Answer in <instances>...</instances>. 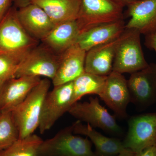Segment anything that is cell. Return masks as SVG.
Listing matches in <instances>:
<instances>
[{
	"label": "cell",
	"mask_w": 156,
	"mask_h": 156,
	"mask_svg": "<svg viewBox=\"0 0 156 156\" xmlns=\"http://www.w3.org/2000/svg\"><path fill=\"white\" fill-rule=\"evenodd\" d=\"M136 1H140V0H136Z\"/></svg>",
	"instance_id": "1f68e13d"
},
{
	"label": "cell",
	"mask_w": 156,
	"mask_h": 156,
	"mask_svg": "<svg viewBox=\"0 0 156 156\" xmlns=\"http://www.w3.org/2000/svg\"></svg>",
	"instance_id": "d6a6232c"
},
{
	"label": "cell",
	"mask_w": 156,
	"mask_h": 156,
	"mask_svg": "<svg viewBox=\"0 0 156 156\" xmlns=\"http://www.w3.org/2000/svg\"><path fill=\"white\" fill-rule=\"evenodd\" d=\"M17 11L10 9L0 23V53L16 57L22 61L39 41L30 35L20 24Z\"/></svg>",
	"instance_id": "7a4b0ae2"
},
{
	"label": "cell",
	"mask_w": 156,
	"mask_h": 156,
	"mask_svg": "<svg viewBox=\"0 0 156 156\" xmlns=\"http://www.w3.org/2000/svg\"><path fill=\"white\" fill-rule=\"evenodd\" d=\"M112 1L124 8L125 7H128L129 5L136 0H112Z\"/></svg>",
	"instance_id": "f1b7e54d"
},
{
	"label": "cell",
	"mask_w": 156,
	"mask_h": 156,
	"mask_svg": "<svg viewBox=\"0 0 156 156\" xmlns=\"http://www.w3.org/2000/svg\"><path fill=\"white\" fill-rule=\"evenodd\" d=\"M17 14L27 32L39 41L45 38L55 26L45 11L35 4L19 9Z\"/></svg>",
	"instance_id": "5bb4252c"
},
{
	"label": "cell",
	"mask_w": 156,
	"mask_h": 156,
	"mask_svg": "<svg viewBox=\"0 0 156 156\" xmlns=\"http://www.w3.org/2000/svg\"><path fill=\"white\" fill-rule=\"evenodd\" d=\"M86 56V51L76 44L60 54L57 72L52 80L54 87L73 82L85 73Z\"/></svg>",
	"instance_id": "4fadbf2b"
},
{
	"label": "cell",
	"mask_w": 156,
	"mask_h": 156,
	"mask_svg": "<svg viewBox=\"0 0 156 156\" xmlns=\"http://www.w3.org/2000/svg\"><path fill=\"white\" fill-rule=\"evenodd\" d=\"M59 55L45 45H38L22 59L14 78L45 77L53 80L59 63Z\"/></svg>",
	"instance_id": "8992f818"
},
{
	"label": "cell",
	"mask_w": 156,
	"mask_h": 156,
	"mask_svg": "<svg viewBox=\"0 0 156 156\" xmlns=\"http://www.w3.org/2000/svg\"><path fill=\"white\" fill-rule=\"evenodd\" d=\"M135 154H136V153H135L126 149L122 152L119 154L117 156H135Z\"/></svg>",
	"instance_id": "f546056e"
},
{
	"label": "cell",
	"mask_w": 156,
	"mask_h": 156,
	"mask_svg": "<svg viewBox=\"0 0 156 156\" xmlns=\"http://www.w3.org/2000/svg\"><path fill=\"white\" fill-rule=\"evenodd\" d=\"M107 76L85 72L73 81V105L86 95L99 96L103 91Z\"/></svg>",
	"instance_id": "44dd1931"
},
{
	"label": "cell",
	"mask_w": 156,
	"mask_h": 156,
	"mask_svg": "<svg viewBox=\"0 0 156 156\" xmlns=\"http://www.w3.org/2000/svg\"><path fill=\"white\" fill-rule=\"evenodd\" d=\"M14 5L18 9L25 7L31 4V0H12Z\"/></svg>",
	"instance_id": "83f0119b"
},
{
	"label": "cell",
	"mask_w": 156,
	"mask_h": 156,
	"mask_svg": "<svg viewBox=\"0 0 156 156\" xmlns=\"http://www.w3.org/2000/svg\"><path fill=\"white\" fill-rule=\"evenodd\" d=\"M123 8L112 0H80L76 20L80 33L96 26L123 20Z\"/></svg>",
	"instance_id": "5b68a950"
},
{
	"label": "cell",
	"mask_w": 156,
	"mask_h": 156,
	"mask_svg": "<svg viewBox=\"0 0 156 156\" xmlns=\"http://www.w3.org/2000/svg\"><path fill=\"white\" fill-rule=\"evenodd\" d=\"M50 87V81L48 78L41 80L25 99L11 111L19 132V138L34 134L38 128L43 103Z\"/></svg>",
	"instance_id": "6da1fadb"
},
{
	"label": "cell",
	"mask_w": 156,
	"mask_h": 156,
	"mask_svg": "<svg viewBox=\"0 0 156 156\" xmlns=\"http://www.w3.org/2000/svg\"><path fill=\"white\" fill-rule=\"evenodd\" d=\"M130 17L126 28L134 29L145 35L156 29V0L135 1L127 7Z\"/></svg>",
	"instance_id": "e0dca14e"
},
{
	"label": "cell",
	"mask_w": 156,
	"mask_h": 156,
	"mask_svg": "<svg viewBox=\"0 0 156 156\" xmlns=\"http://www.w3.org/2000/svg\"><path fill=\"white\" fill-rule=\"evenodd\" d=\"M80 33L76 20H69L55 25L41 41L54 53L61 54L75 44Z\"/></svg>",
	"instance_id": "d6986e66"
},
{
	"label": "cell",
	"mask_w": 156,
	"mask_h": 156,
	"mask_svg": "<svg viewBox=\"0 0 156 156\" xmlns=\"http://www.w3.org/2000/svg\"><path fill=\"white\" fill-rule=\"evenodd\" d=\"M19 139V132L11 112L0 113V152L11 146Z\"/></svg>",
	"instance_id": "603a6c76"
},
{
	"label": "cell",
	"mask_w": 156,
	"mask_h": 156,
	"mask_svg": "<svg viewBox=\"0 0 156 156\" xmlns=\"http://www.w3.org/2000/svg\"><path fill=\"white\" fill-rule=\"evenodd\" d=\"M5 82H0V91H1V89H2V87L3 84Z\"/></svg>",
	"instance_id": "4dcf8cb0"
},
{
	"label": "cell",
	"mask_w": 156,
	"mask_h": 156,
	"mask_svg": "<svg viewBox=\"0 0 156 156\" xmlns=\"http://www.w3.org/2000/svg\"><path fill=\"white\" fill-rule=\"evenodd\" d=\"M12 0H0V23L10 9Z\"/></svg>",
	"instance_id": "484cf974"
},
{
	"label": "cell",
	"mask_w": 156,
	"mask_h": 156,
	"mask_svg": "<svg viewBox=\"0 0 156 156\" xmlns=\"http://www.w3.org/2000/svg\"><path fill=\"white\" fill-rule=\"evenodd\" d=\"M135 156H156V144L136 153Z\"/></svg>",
	"instance_id": "4316f807"
},
{
	"label": "cell",
	"mask_w": 156,
	"mask_h": 156,
	"mask_svg": "<svg viewBox=\"0 0 156 156\" xmlns=\"http://www.w3.org/2000/svg\"><path fill=\"white\" fill-rule=\"evenodd\" d=\"M124 147L137 153L156 144V112L137 115L128 122V131L122 141Z\"/></svg>",
	"instance_id": "9c48e42d"
},
{
	"label": "cell",
	"mask_w": 156,
	"mask_h": 156,
	"mask_svg": "<svg viewBox=\"0 0 156 156\" xmlns=\"http://www.w3.org/2000/svg\"><path fill=\"white\" fill-rule=\"evenodd\" d=\"M131 102L145 108L156 102V63L131 74L127 80Z\"/></svg>",
	"instance_id": "30bf717a"
},
{
	"label": "cell",
	"mask_w": 156,
	"mask_h": 156,
	"mask_svg": "<svg viewBox=\"0 0 156 156\" xmlns=\"http://www.w3.org/2000/svg\"><path fill=\"white\" fill-rule=\"evenodd\" d=\"M124 20L96 26L81 32L76 44L86 52L119 37L126 29Z\"/></svg>",
	"instance_id": "2e32d148"
},
{
	"label": "cell",
	"mask_w": 156,
	"mask_h": 156,
	"mask_svg": "<svg viewBox=\"0 0 156 156\" xmlns=\"http://www.w3.org/2000/svg\"><path fill=\"white\" fill-rule=\"evenodd\" d=\"M92 144L88 137L73 133L71 126L43 140L38 156H97L92 151Z\"/></svg>",
	"instance_id": "277c9868"
},
{
	"label": "cell",
	"mask_w": 156,
	"mask_h": 156,
	"mask_svg": "<svg viewBox=\"0 0 156 156\" xmlns=\"http://www.w3.org/2000/svg\"><path fill=\"white\" fill-rule=\"evenodd\" d=\"M41 8L56 25L77 18L80 0H31Z\"/></svg>",
	"instance_id": "ffe728a7"
},
{
	"label": "cell",
	"mask_w": 156,
	"mask_h": 156,
	"mask_svg": "<svg viewBox=\"0 0 156 156\" xmlns=\"http://www.w3.org/2000/svg\"><path fill=\"white\" fill-rule=\"evenodd\" d=\"M141 34L134 29L126 28L117 45L113 71L132 74L147 67L140 42Z\"/></svg>",
	"instance_id": "3957f363"
},
{
	"label": "cell",
	"mask_w": 156,
	"mask_h": 156,
	"mask_svg": "<svg viewBox=\"0 0 156 156\" xmlns=\"http://www.w3.org/2000/svg\"><path fill=\"white\" fill-rule=\"evenodd\" d=\"M43 141L40 136L34 134L19 138L11 146L0 152V156H38Z\"/></svg>",
	"instance_id": "7402d4cb"
},
{
	"label": "cell",
	"mask_w": 156,
	"mask_h": 156,
	"mask_svg": "<svg viewBox=\"0 0 156 156\" xmlns=\"http://www.w3.org/2000/svg\"><path fill=\"white\" fill-rule=\"evenodd\" d=\"M73 82L55 86L45 97L38 128L41 134L50 130L72 106Z\"/></svg>",
	"instance_id": "52a82bcc"
},
{
	"label": "cell",
	"mask_w": 156,
	"mask_h": 156,
	"mask_svg": "<svg viewBox=\"0 0 156 156\" xmlns=\"http://www.w3.org/2000/svg\"><path fill=\"white\" fill-rule=\"evenodd\" d=\"M144 44L146 47L156 53V29L145 35Z\"/></svg>",
	"instance_id": "d4e9b609"
},
{
	"label": "cell",
	"mask_w": 156,
	"mask_h": 156,
	"mask_svg": "<svg viewBox=\"0 0 156 156\" xmlns=\"http://www.w3.org/2000/svg\"><path fill=\"white\" fill-rule=\"evenodd\" d=\"M68 112L78 121L84 122L94 128H98L108 133L120 134L122 129L98 98H90L89 101L76 102Z\"/></svg>",
	"instance_id": "ba28073f"
},
{
	"label": "cell",
	"mask_w": 156,
	"mask_h": 156,
	"mask_svg": "<svg viewBox=\"0 0 156 156\" xmlns=\"http://www.w3.org/2000/svg\"><path fill=\"white\" fill-rule=\"evenodd\" d=\"M121 36L110 41L94 47L86 52L85 72L108 76L113 71L115 53Z\"/></svg>",
	"instance_id": "9a60e30c"
},
{
	"label": "cell",
	"mask_w": 156,
	"mask_h": 156,
	"mask_svg": "<svg viewBox=\"0 0 156 156\" xmlns=\"http://www.w3.org/2000/svg\"><path fill=\"white\" fill-rule=\"evenodd\" d=\"M21 61L14 56L0 53V82L14 78Z\"/></svg>",
	"instance_id": "cb8c5ba5"
},
{
	"label": "cell",
	"mask_w": 156,
	"mask_h": 156,
	"mask_svg": "<svg viewBox=\"0 0 156 156\" xmlns=\"http://www.w3.org/2000/svg\"><path fill=\"white\" fill-rule=\"evenodd\" d=\"M99 96L117 116L127 118V108L131 102V95L127 80L122 74L113 71L108 75Z\"/></svg>",
	"instance_id": "8fae6325"
},
{
	"label": "cell",
	"mask_w": 156,
	"mask_h": 156,
	"mask_svg": "<svg viewBox=\"0 0 156 156\" xmlns=\"http://www.w3.org/2000/svg\"><path fill=\"white\" fill-rule=\"evenodd\" d=\"M41 80L39 77L22 76L5 81L0 91V113L18 106Z\"/></svg>",
	"instance_id": "7c38bea8"
},
{
	"label": "cell",
	"mask_w": 156,
	"mask_h": 156,
	"mask_svg": "<svg viewBox=\"0 0 156 156\" xmlns=\"http://www.w3.org/2000/svg\"><path fill=\"white\" fill-rule=\"evenodd\" d=\"M72 126L73 133L87 136L95 146L97 156H117L126 149L122 141L117 138L104 136L89 124L77 121Z\"/></svg>",
	"instance_id": "ac0fdd59"
}]
</instances>
